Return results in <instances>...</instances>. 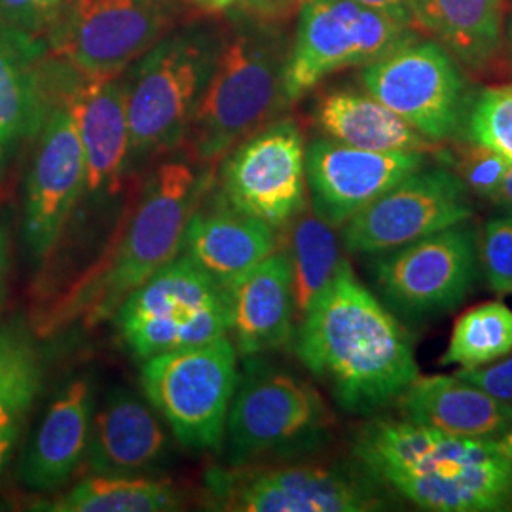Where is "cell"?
<instances>
[{"instance_id": "1", "label": "cell", "mask_w": 512, "mask_h": 512, "mask_svg": "<svg viewBox=\"0 0 512 512\" xmlns=\"http://www.w3.org/2000/svg\"><path fill=\"white\" fill-rule=\"evenodd\" d=\"M298 359L344 410L372 414L397 403L418 376L412 340L399 317L357 279L348 260L302 317Z\"/></svg>"}, {"instance_id": "2", "label": "cell", "mask_w": 512, "mask_h": 512, "mask_svg": "<svg viewBox=\"0 0 512 512\" xmlns=\"http://www.w3.org/2000/svg\"><path fill=\"white\" fill-rule=\"evenodd\" d=\"M209 177L183 160L160 165L118 222L103 253L74 279L37 323L42 336L74 323L95 327L183 251L188 220L200 207Z\"/></svg>"}, {"instance_id": "3", "label": "cell", "mask_w": 512, "mask_h": 512, "mask_svg": "<svg viewBox=\"0 0 512 512\" xmlns=\"http://www.w3.org/2000/svg\"><path fill=\"white\" fill-rule=\"evenodd\" d=\"M351 448L365 475L421 511H512V459L497 439L448 435L401 416L366 421Z\"/></svg>"}, {"instance_id": "4", "label": "cell", "mask_w": 512, "mask_h": 512, "mask_svg": "<svg viewBox=\"0 0 512 512\" xmlns=\"http://www.w3.org/2000/svg\"><path fill=\"white\" fill-rule=\"evenodd\" d=\"M289 50L279 21L230 19L186 135L200 164L220 162L289 105L285 95Z\"/></svg>"}, {"instance_id": "5", "label": "cell", "mask_w": 512, "mask_h": 512, "mask_svg": "<svg viewBox=\"0 0 512 512\" xmlns=\"http://www.w3.org/2000/svg\"><path fill=\"white\" fill-rule=\"evenodd\" d=\"M222 33L211 23L173 29L124 76L129 164L181 147L219 54Z\"/></svg>"}, {"instance_id": "6", "label": "cell", "mask_w": 512, "mask_h": 512, "mask_svg": "<svg viewBox=\"0 0 512 512\" xmlns=\"http://www.w3.org/2000/svg\"><path fill=\"white\" fill-rule=\"evenodd\" d=\"M329 429V410L310 384L255 361L238 376L220 450L230 467H249L264 458L308 454L327 440Z\"/></svg>"}, {"instance_id": "7", "label": "cell", "mask_w": 512, "mask_h": 512, "mask_svg": "<svg viewBox=\"0 0 512 512\" xmlns=\"http://www.w3.org/2000/svg\"><path fill=\"white\" fill-rule=\"evenodd\" d=\"M129 351L145 361L230 338V298L186 256L152 275L114 315Z\"/></svg>"}, {"instance_id": "8", "label": "cell", "mask_w": 512, "mask_h": 512, "mask_svg": "<svg viewBox=\"0 0 512 512\" xmlns=\"http://www.w3.org/2000/svg\"><path fill=\"white\" fill-rule=\"evenodd\" d=\"M148 403L188 450L220 452L238 385V349L230 338L143 361Z\"/></svg>"}, {"instance_id": "9", "label": "cell", "mask_w": 512, "mask_h": 512, "mask_svg": "<svg viewBox=\"0 0 512 512\" xmlns=\"http://www.w3.org/2000/svg\"><path fill=\"white\" fill-rule=\"evenodd\" d=\"M177 19V0H67L44 42L78 73L124 74Z\"/></svg>"}, {"instance_id": "10", "label": "cell", "mask_w": 512, "mask_h": 512, "mask_svg": "<svg viewBox=\"0 0 512 512\" xmlns=\"http://www.w3.org/2000/svg\"><path fill=\"white\" fill-rule=\"evenodd\" d=\"M414 37V29L399 19L355 0H300L285 71L287 103L329 74L365 67Z\"/></svg>"}, {"instance_id": "11", "label": "cell", "mask_w": 512, "mask_h": 512, "mask_svg": "<svg viewBox=\"0 0 512 512\" xmlns=\"http://www.w3.org/2000/svg\"><path fill=\"white\" fill-rule=\"evenodd\" d=\"M374 289L404 321H427L456 310L478 275L475 228L465 220L372 260Z\"/></svg>"}, {"instance_id": "12", "label": "cell", "mask_w": 512, "mask_h": 512, "mask_svg": "<svg viewBox=\"0 0 512 512\" xmlns=\"http://www.w3.org/2000/svg\"><path fill=\"white\" fill-rule=\"evenodd\" d=\"M361 78L366 92L433 143L450 139L467 118L463 74L435 40H406L365 65Z\"/></svg>"}, {"instance_id": "13", "label": "cell", "mask_w": 512, "mask_h": 512, "mask_svg": "<svg viewBox=\"0 0 512 512\" xmlns=\"http://www.w3.org/2000/svg\"><path fill=\"white\" fill-rule=\"evenodd\" d=\"M213 503L236 512H366L384 507L361 469L323 465L238 467L207 476Z\"/></svg>"}, {"instance_id": "14", "label": "cell", "mask_w": 512, "mask_h": 512, "mask_svg": "<svg viewBox=\"0 0 512 512\" xmlns=\"http://www.w3.org/2000/svg\"><path fill=\"white\" fill-rule=\"evenodd\" d=\"M220 200L249 217L283 228L306 209V145L294 120L251 133L220 164Z\"/></svg>"}, {"instance_id": "15", "label": "cell", "mask_w": 512, "mask_h": 512, "mask_svg": "<svg viewBox=\"0 0 512 512\" xmlns=\"http://www.w3.org/2000/svg\"><path fill=\"white\" fill-rule=\"evenodd\" d=\"M469 190L448 169H418L342 226L344 247L380 255L473 217Z\"/></svg>"}, {"instance_id": "16", "label": "cell", "mask_w": 512, "mask_h": 512, "mask_svg": "<svg viewBox=\"0 0 512 512\" xmlns=\"http://www.w3.org/2000/svg\"><path fill=\"white\" fill-rule=\"evenodd\" d=\"M38 145L25 181L23 239L35 260L55 245L88 188V167L73 114L50 88V107L37 133Z\"/></svg>"}, {"instance_id": "17", "label": "cell", "mask_w": 512, "mask_h": 512, "mask_svg": "<svg viewBox=\"0 0 512 512\" xmlns=\"http://www.w3.org/2000/svg\"><path fill=\"white\" fill-rule=\"evenodd\" d=\"M48 82L73 114L88 192H114L129 169V124L122 74H84L48 55Z\"/></svg>"}, {"instance_id": "18", "label": "cell", "mask_w": 512, "mask_h": 512, "mask_svg": "<svg viewBox=\"0 0 512 512\" xmlns=\"http://www.w3.org/2000/svg\"><path fill=\"white\" fill-rule=\"evenodd\" d=\"M423 165V152H374L317 139L306 148L311 211L332 228H342Z\"/></svg>"}, {"instance_id": "19", "label": "cell", "mask_w": 512, "mask_h": 512, "mask_svg": "<svg viewBox=\"0 0 512 512\" xmlns=\"http://www.w3.org/2000/svg\"><path fill=\"white\" fill-rule=\"evenodd\" d=\"M169 452L164 421L128 389H114L92 414L86 463L93 475H145Z\"/></svg>"}, {"instance_id": "20", "label": "cell", "mask_w": 512, "mask_h": 512, "mask_svg": "<svg viewBox=\"0 0 512 512\" xmlns=\"http://www.w3.org/2000/svg\"><path fill=\"white\" fill-rule=\"evenodd\" d=\"M92 414L88 376H78L59 389L19 463V480L29 490L52 494L71 480L86 458Z\"/></svg>"}, {"instance_id": "21", "label": "cell", "mask_w": 512, "mask_h": 512, "mask_svg": "<svg viewBox=\"0 0 512 512\" xmlns=\"http://www.w3.org/2000/svg\"><path fill=\"white\" fill-rule=\"evenodd\" d=\"M48 107L46 42L0 21V165L37 137Z\"/></svg>"}, {"instance_id": "22", "label": "cell", "mask_w": 512, "mask_h": 512, "mask_svg": "<svg viewBox=\"0 0 512 512\" xmlns=\"http://www.w3.org/2000/svg\"><path fill=\"white\" fill-rule=\"evenodd\" d=\"M226 291L230 336L243 357H256L291 340L293 270L287 251H274Z\"/></svg>"}, {"instance_id": "23", "label": "cell", "mask_w": 512, "mask_h": 512, "mask_svg": "<svg viewBox=\"0 0 512 512\" xmlns=\"http://www.w3.org/2000/svg\"><path fill=\"white\" fill-rule=\"evenodd\" d=\"M274 251V226L239 213L220 200L211 211L200 207L194 211L184 232L181 253L228 289Z\"/></svg>"}, {"instance_id": "24", "label": "cell", "mask_w": 512, "mask_h": 512, "mask_svg": "<svg viewBox=\"0 0 512 512\" xmlns=\"http://www.w3.org/2000/svg\"><path fill=\"white\" fill-rule=\"evenodd\" d=\"M397 408L406 420L448 435L499 439L512 429V404L497 401L458 374L418 376Z\"/></svg>"}, {"instance_id": "25", "label": "cell", "mask_w": 512, "mask_h": 512, "mask_svg": "<svg viewBox=\"0 0 512 512\" xmlns=\"http://www.w3.org/2000/svg\"><path fill=\"white\" fill-rule=\"evenodd\" d=\"M315 122L338 143L374 152H431L435 143L370 93L336 90L319 99Z\"/></svg>"}, {"instance_id": "26", "label": "cell", "mask_w": 512, "mask_h": 512, "mask_svg": "<svg viewBox=\"0 0 512 512\" xmlns=\"http://www.w3.org/2000/svg\"><path fill=\"white\" fill-rule=\"evenodd\" d=\"M505 0H412L421 27L469 67H482L503 38Z\"/></svg>"}, {"instance_id": "27", "label": "cell", "mask_w": 512, "mask_h": 512, "mask_svg": "<svg viewBox=\"0 0 512 512\" xmlns=\"http://www.w3.org/2000/svg\"><path fill=\"white\" fill-rule=\"evenodd\" d=\"M183 494L171 480L143 475H93L65 494L40 501L54 512H169L183 509Z\"/></svg>"}, {"instance_id": "28", "label": "cell", "mask_w": 512, "mask_h": 512, "mask_svg": "<svg viewBox=\"0 0 512 512\" xmlns=\"http://www.w3.org/2000/svg\"><path fill=\"white\" fill-rule=\"evenodd\" d=\"M327 220L302 211L291 230L289 260L293 270L294 311L302 317L325 293L342 262L340 241Z\"/></svg>"}, {"instance_id": "29", "label": "cell", "mask_w": 512, "mask_h": 512, "mask_svg": "<svg viewBox=\"0 0 512 512\" xmlns=\"http://www.w3.org/2000/svg\"><path fill=\"white\" fill-rule=\"evenodd\" d=\"M509 353H512V310L494 300L475 306L459 317L439 365L478 368Z\"/></svg>"}, {"instance_id": "30", "label": "cell", "mask_w": 512, "mask_h": 512, "mask_svg": "<svg viewBox=\"0 0 512 512\" xmlns=\"http://www.w3.org/2000/svg\"><path fill=\"white\" fill-rule=\"evenodd\" d=\"M42 366L33 332L23 319L0 321V410L37 399Z\"/></svg>"}, {"instance_id": "31", "label": "cell", "mask_w": 512, "mask_h": 512, "mask_svg": "<svg viewBox=\"0 0 512 512\" xmlns=\"http://www.w3.org/2000/svg\"><path fill=\"white\" fill-rule=\"evenodd\" d=\"M469 141L492 148L512 164V84L486 88L467 109Z\"/></svg>"}, {"instance_id": "32", "label": "cell", "mask_w": 512, "mask_h": 512, "mask_svg": "<svg viewBox=\"0 0 512 512\" xmlns=\"http://www.w3.org/2000/svg\"><path fill=\"white\" fill-rule=\"evenodd\" d=\"M478 268L494 293L512 294V213L488 220L476 241Z\"/></svg>"}, {"instance_id": "33", "label": "cell", "mask_w": 512, "mask_h": 512, "mask_svg": "<svg viewBox=\"0 0 512 512\" xmlns=\"http://www.w3.org/2000/svg\"><path fill=\"white\" fill-rule=\"evenodd\" d=\"M454 165L456 175L467 186V190L488 200H494L499 186L512 167L505 156L473 141H469V147L459 148Z\"/></svg>"}, {"instance_id": "34", "label": "cell", "mask_w": 512, "mask_h": 512, "mask_svg": "<svg viewBox=\"0 0 512 512\" xmlns=\"http://www.w3.org/2000/svg\"><path fill=\"white\" fill-rule=\"evenodd\" d=\"M67 0H0V21L33 37H46Z\"/></svg>"}, {"instance_id": "35", "label": "cell", "mask_w": 512, "mask_h": 512, "mask_svg": "<svg viewBox=\"0 0 512 512\" xmlns=\"http://www.w3.org/2000/svg\"><path fill=\"white\" fill-rule=\"evenodd\" d=\"M203 12L220 14L228 19L253 18L281 21L287 18L300 0H188Z\"/></svg>"}, {"instance_id": "36", "label": "cell", "mask_w": 512, "mask_h": 512, "mask_svg": "<svg viewBox=\"0 0 512 512\" xmlns=\"http://www.w3.org/2000/svg\"><path fill=\"white\" fill-rule=\"evenodd\" d=\"M459 378L476 385L501 403L512 404V353L490 365L459 368Z\"/></svg>"}, {"instance_id": "37", "label": "cell", "mask_w": 512, "mask_h": 512, "mask_svg": "<svg viewBox=\"0 0 512 512\" xmlns=\"http://www.w3.org/2000/svg\"><path fill=\"white\" fill-rule=\"evenodd\" d=\"M31 406L21 404V406H10L0 410V476L4 473L8 461L14 454V448L18 444L21 429L25 418L29 414Z\"/></svg>"}, {"instance_id": "38", "label": "cell", "mask_w": 512, "mask_h": 512, "mask_svg": "<svg viewBox=\"0 0 512 512\" xmlns=\"http://www.w3.org/2000/svg\"><path fill=\"white\" fill-rule=\"evenodd\" d=\"M363 6L368 8H374V10H380L391 18L399 19L404 25H408L410 29H421L420 21L416 18V12H414V6H412V0H355Z\"/></svg>"}, {"instance_id": "39", "label": "cell", "mask_w": 512, "mask_h": 512, "mask_svg": "<svg viewBox=\"0 0 512 512\" xmlns=\"http://www.w3.org/2000/svg\"><path fill=\"white\" fill-rule=\"evenodd\" d=\"M12 266V239L10 230L4 222H0V308L8 294V277Z\"/></svg>"}, {"instance_id": "40", "label": "cell", "mask_w": 512, "mask_h": 512, "mask_svg": "<svg viewBox=\"0 0 512 512\" xmlns=\"http://www.w3.org/2000/svg\"><path fill=\"white\" fill-rule=\"evenodd\" d=\"M492 202L501 205V207H505L507 211H511L512 213V167L509 169L507 177L503 179V183L499 186V190H497V194H495Z\"/></svg>"}, {"instance_id": "41", "label": "cell", "mask_w": 512, "mask_h": 512, "mask_svg": "<svg viewBox=\"0 0 512 512\" xmlns=\"http://www.w3.org/2000/svg\"><path fill=\"white\" fill-rule=\"evenodd\" d=\"M497 444H499V448L503 450V454L512 459V429L509 433H505L503 437H499Z\"/></svg>"}, {"instance_id": "42", "label": "cell", "mask_w": 512, "mask_h": 512, "mask_svg": "<svg viewBox=\"0 0 512 512\" xmlns=\"http://www.w3.org/2000/svg\"><path fill=\"white\" fill-rule=\"evenodd\" d=\"M509 38H511V44H512V16H511V23H509Z\"/></svg>"}]
</instances>
